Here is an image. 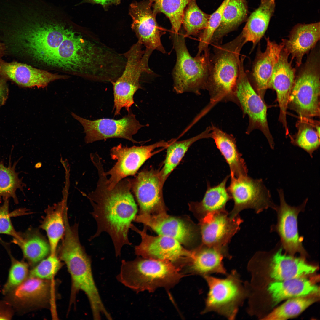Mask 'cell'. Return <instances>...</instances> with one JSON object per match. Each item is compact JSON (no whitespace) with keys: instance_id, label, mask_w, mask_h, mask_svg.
Returning <instances> with one entry per match:
<instances>
[{"instance_id":"obj_1","label":"cell","mask_w":320,"mask_h":320,"mask_svg":"<svg viewBox=\"0 0 320 320\" xmlns=\"http://www.w3.org/2000/svg\"><path fill=\"white\" fill-rule=\"evenodd\" d=\"M56 12L40 6L25 13L10 34L12 52L41 65L92 75L102 59L99 41L78 31Z\"/></svg>"},{"instance_id":"obj_2","label":"cell","mask_w":320,"mask_h":320,"mask_svg":"<svg viewBox=\"0 0 320 320\" xmlns=\"http://www.w3.org/2000/svg\"><path fill=\"white\" fill-rule=\"evenodd\" d=\"M101 161H95L99 176L95 191L88 194L93 208L91 214L96 220L97 229L90 241L99 236L103 232L107 233L113 242L116 256H120L122 247L131 245L128 238L129 228L137 215V204L131 192L132 180L125 179L109 189L107 175Z\"/></svg>"},{"instance_id":"obj_3","label":"cell","mask_w":320,"mask_h":320,"mask_svg":"<svg viewBox=\"0 0 320 320\" xmlns=\"http://www.w3.org/2000/svg\"><path fill=\"white\" fill-rule=\"evenodd\" d=\"M63 236L59 257L66 265L73 290H81L86 294L94 319L100 320L102 316L109 318L111 314L102 302L93 278L90 258L80 242L78 229L67 227Z\"/></svg>"},{"instance_id":"obj_4","label":"cell","mask_w":320,"mask_h":320,"mask_svg":"<svg viewBox=\"0 0 320 320\" xmlns=\"http://www.w3.org/2000/svg\"><path fill=\"white\" fill-rule=\"evenodd\" d=\"M241 34L223 44H214L210 56V66L206 90L212 104L219 102L235 103V95L240 61V54L245 44Z\"/></svg>"},{"instance_id":"obj_5","label":"cell","mask_w":320,"mask_h":320,"mask_svg":"<svg viewBox=\"0 0 320 320\" xmlns=\"http://www.w3.org/2000/svg\"><path fill=\"white\" fill-rule=\"evenodd\" d=\"M181 269L167 260L138 258L123 260L117 279L137 292L173 287L184 276Z\"/></svg>"},{"instance_id":"obj_6","label":"cell","mask_w":320,"mask_h":320,"mask_svg":"<svg viewBox=\"0 0 320 320\" xmlns=\"http://www.w3.org/2000/svg\"><path fill=\"white\" fill-rule=\"evenodd\" d=\"M171 38L177 56L172 71L173 90L177 94L191 92L200 95L206 89L210 66L209 50L195 57L187 49L183 30L172 31Z\"/></svg>"},{"instance_id":"obj_7","label":"cell","mask_w":320,"mask_h":320,"mask_svg":"<svg viewBox=\"0 0 320 320\" xmlns=\"http://www.w3.org/2000/svg\"><path fill=\"white\" fill-rule=\"evenodd\" d=\"M226 276L224 279L210 275L203 277L209 291L201 314L214 312L229 320L235 319L239 307L247 299V292L236 270H232Z\"/></svg>"},{"instance_id":"obj_8","label":"cell","mask_w":320,"mask_h":320,"mask_svg":"<svg viewBox=\"0 0 320 320\" xmlns=\"http://www.w3.org/2000/svg\"><path fill=\"white\" fill-rule=\"evenodd\" d=\"M318 59L308 60L295 79L290 95L288 107L300 117L311 118L319 116L320 81Z\"/></svg>"},{"instance_id":"obj_9","label":"cell","mask_w":320,"mask_h":320,"mask_svg":"<svg viewBox=\"0 0 320 320\" xmlns=\"http://www.w3.org/2000/svg\"><path fill=\"white\" fill-rule=\"evenodd\" d=\"M245 57H240L238 76L235 91V103L241 110L243 116H248L249 124L246 133L249 134L257 129L264 134L270 147L274 148L267 118V108L264 102L252 85L245 71Z\"/></svg>"},{"instance_id":"obj_10","label":"cell","mask_w":320,"mask_h":320,"mask_svg":"<svg viewBox=\"0 0 320 320\" xmlns=\"http://www.w3.org/2000/svg\"><path fill=\"white\" fill-rule=\"evenodd\" d=\"M227 189L234 202L233 209L229 213L231 217L238 216L247 209H253L257 213L270 208L276 210L278 206L273 201L269 191L261 179H254L247 175L231 177Z\"/></svg>"},{"instance_id":"obj_11","label":"cell","mask_w":320,"mask_h":320,"mask_svg":"<svg viewBox=\"0 0 320 320\" xmlns=\"http://www.w3.org/2000/svg\"><path fill=\"white\" fill-rule=\"evenodd\" d=\"M71 115L83 127L87 143L112 138H123L133 143H140L133 139V136L142 127L147 126L141 124L130 110L127 115L119 119L104 118L91 120L73 112Z\"/></svg>"},{"instance_id":"obj_12","label":"cell","mask_w":320,"mask_h":320,"mask_svg":"<svg viewBox=\"0 0 320 320\" xmlns=\"http://www.w3.org/2000/svg\"><path fill=\"white\" fill-rule=\"evenodd\" d=\"M130 228L141 237V242L135 249L138 256L145 258L167 260L180 269L188 266L193 257L194 251L185 249L174 239L161 235H149L145 228L140 231L132 224Z\"/></svg>"},{"instance_id":"obj_13","label":"cell","mask_w":320,"mask_h":320,"mask_svg":"<svg viewBox=\"0 0 320 320\" xmlns=\"http://www.w3.org/2000/svg\"><path fill=\"white\" fill-rule=\"evenodd\" d=\"M143 46L137 41L123 54L126 60L123 71L115 81L111 82L114 94L121 100H132L136 91L142 88L140 79L142 73L152 72L148 62L153 50L147 48L143 50Z\"/></svg>"},{"instance_id":"obj_14","label":"cell","mask_w":320,"mask_h":320,"mask_svg":"<svg viewBox=\"0 0 320 320\" xmlns=\"http://www.w3.org/2000/svg\"><path fill=\"white\" fill-rule=\"evenodd\" d=\"M169 143V141L161 140L148 145L129 147L120 144L112 148L111 156L117 162L111 169L105 172L106 175H110L106 180L108 188L111 189L123 178L134 175L145 161L154 154L155 149L159 147L166 148Z\"/></svg>"},{"instance_id":"obj_15","label":"cell","mask_w":320,"mask_h":320,"mask_svg":"<svg viewBox=\"0 0 320 320\" xmlns=\"http://www.w3.org/2000/svg\"><path fill=\"white\" fill-rule=\"evenodd\" d=\"M278 191L280 204L276 210L277 222L272 226L271 230L279 235L281 244L287 253L292 256L299 253L304 258L307 254L303 245V238L298 233L297 217L299 213L304 210L308 199L299 206H291L286 203L283 190L279 189Z\"/></svg>"},{"instance_id":"obj_16","label":"cell","mask_w":320,"mask_h":320,"mask_svg":"<svg viewBox=\"0 0 320 320\" xmlns=\"http://www.w3.org/2000/svg\"><path fill=\"white\" fill-rule=\"evenodd\" d=\"M129 12L132 20L131 28L135 33L138 41L146 48L165 53L161 39L165 33L157 23V14L153 11L149 0L132 3Z\"/></svg>"},{"instance_id":"obj_17","label":"cell","mask_w":320,"mask_h":320,"mask_svg":"<svg viewBox=\"0 0 320 320\" xmlns=\"http://www.w3.org/2000/svg\"><path fill=\"white\" fill-rule=\"evenodd\" d=\"M242 221L239 215L231 217L225 209L207 214L200 223L203 244L227 250L228 244Z\"/></svg>"},{"instance_id":"obj_18","label":"cell","mask_w":320,"mask_h":320,"mask_svg":"<svg viewBox=\"0 0 320 320\" xmlns=\"http://www.w3.org/2000/svg\"><path fill=\"white\" fill-rule=\"evenodd\" d=\"M163 182L159 170L151 168L140 172L132 180L131 190L140 207V214L163 211Z\"/></svg>"},{"instance_id":"obj_19","label":"cell","mask_w":320,"mask_h":320,"mask_svg":"<svg viewBox=\"0 0 320 320\" xmlns=\"http://www.w3.org/2000/svg\"><path fill=\"white\" fill-rule=\"evenodd\" d=\"M289 55L283 48L276 63L269 84L276 92L280 108L279 119L288 132L287 120L289 98L295 80V69L288 60Z\"/></svg>"},{"instance_id":"obj_20","label":"cell","mask_w":320,"mask_h":320,"mask_svg":"<svg viewBox=\"0 0 320 320\" xmlns=\"http://www.w3.org/2000/svg\"><path fill=\"white\" fill-rule=\"evenodd\" d=\"M0 76L9 79L22 86L43 88L54 81L67 76L50 73L26 64L6 62L0 60Z\"/></svg>"},{"instance_id":"obj_21","label":"cell","mask_w":320,"mask_h":320,"mask_svg":"<svg viewBox=\"0 0 320 320\" xmlns=\"http://www.w3.org/2000/svg\"><path fill=\"white\" fill-rule=\"evenodd\" d=\"M134 221L142 223L158 235L173 238L181 244H187L193 238L192 230L185 223L164 211L152 214H140Z\"/></svg>"},{"instance_id":"obj_22","label":"cell","mask_w":320,"mask_h":320,"mask_svg":"<svg viewBox=\"0 0 320 320\" xmlns=\"http://www.w3.org/2000/svg\"><path fill=\"white\" fill-rule=\"evenodd\" d=\"M267 47L263 52H257L252 72V86L259 96L264 100L266 91L269 88L274 67L278 61L283 45L277 44L266 38Z\"/></svg>"},{"instance_id":"obj_23","label":"cell","mask_w":320,"mask_h":320,"mask_svg":"<svg viewBox=\"0 0 320 320\" xmlns=\"http://www.w3.org/2000/svg\"><path fill=\"white\" fill-rule=\"evenodd\" d=\"M319 22L298 24L292 28L287 39H282L283 49L295 59L297 66L302 63L304 55L316 45L320 39Z\"/></svg>"},{"instance_id":"obj_24","label":"cell","mask_w":320,"mask_h":320,"mask_svg":"<svg viewBox=\"0 0 320 320\" xmlns=\"http://www.w3.org/2000/svg\"><path fill=\"white\" fill-rule=\"evenodd\" d=\"M276 247V250L271 258L270 275L276 281L304 277L317 270V267L308 264L304 258L283 254L280 242Z\"/></svg>"},{"instance_id":"obj_25","label":"cell","mask_w":320,"mask_h":320,"mask_svg":"<svg viewBox=\"0 0 320 320\" xmlns=\"http://www.w3.org/2000/svg\"><path fill=\"white\" fill-rule=\"evenodd\" d=\"M194 252L193 257L188 266L190 272L203 277L214 273L225 275L228 274L223 262L224 258H231L228 250L203 244Z\"/></svg>"},{"instance_id":"obj_26","label":"cell","mask_w":320,"mask_h":320,"mask_svg":"<svg viewBox=\"0 0 320 320\" xmlns=\"http://www.w3.org/2000/svg\"><path fill=\"white\" fill-rule=\"evenodd\" d=\"M50 286L48 280L28 277L9 294L16 305L23 307L41 305L49 299Z\"/></svg>"},{"instance_id":"obj_27","label":"cell","mask_w":320,"mask_h":320,"mask_svg":"<svg viewBox=\"0 0 320 320\" xmlns=\"http://www.w3.org/2000/svg\"><path fill=\"white\" fill-rule=\"evenodd\" d=\"M212 138L228 164L231 176L238 178L247 175L248 170L242 155L239 151L235 138L212 124Z\"/></svg>"},{"instance_id":"obj_28","label":"cell","mask_w":320,"mask_h":320,"mask_svg":"<svg viewBox=\"0 0 320 320\" xmlns=\"http://www.w3.org/2000/svg\"><path fill=\"white\" fill-rule=\"evenodd\" d=\"M267 289L271 296L273 305L286 299L320 293L319 287L313 279L304 277L276 281L269 284Z\"/></svg>"},{"instance_id":"obj_29","label":"cell","mask_w":320,"mask_h":320,"mask_svg":"<svg viewBox=\"0 0 320 320\" xmlns=\"http://www.w3.org/2000/svg\"><path fill=\"white\" fill-rule=\"evenodd\" d=\"M275 7V0H261L259 7L248 18L241 34L246 43H252L253 48L264 35Z\"/></svg>"},{"instance_id":"obj_30","label":"cell","mask_w":320,"mask_h":320,"mask_svg":"<svg viewBox=\"0 0 320 320\" xmlns=\"http://www.w3.org/2000/svg\"><path fill=\"white\" fill-rule=\"evenodd\" d=\"M66 204L63 200L48 207L40 223V228L47 233L52 255H55L58 242L64 234V213Z\"/></svg>"},{"instance_id":"obj_31","label":"cell","mask_w":320,"mask_h":320,"mask_svg":"<svg viewBox=\"0 0 320 320\" xmlns=\"http://www.w3.org/2000/svg\"><path fill=\"white\" fill-rule=\"evenodd\" d=\"M248 13L246 0H229L210 44H219L225 36L236 28L245 20Z\"/></svg>"},{"instance_id":"obj_32","label":"cell","mask_w":320,"mask_h":320,"mask_svg":"<svg viewBox=\"0 0 320 320\" xmlns=\"http://www.w3.org/2000/svg\"><path fill=\"white\" fill-rule=\"evenodd\" d=\"M211 126L203 132L191 138L180 141L173 139L169 141L164 166L160 170L162 182L164 183L172 172L178 165L189 147L196 141L203 139L212 138Z\"/></svg>"},{"instance_id":"obj_33","label":"cell","mask_w":320,"mask_h":320,"mask_svg":"<svg viewBox=\"0 0 320 320\" xmlns=\"http://www.w3.org/2000/svg\"><path fill=\"white\" fill-rule=\"evenodd\" d=\"M19 239L13 238L11 242L19 247L30 264L37 263L49 253V245L35 230L29 228L24 232H19Z\"/></svg>"},{"instance_id":"obj_34","label":"cell","mask_w":320,"mask_h":320,"mask_svg":"<svg viewBox=\"0 0 320 320\" xmlns=\"http://www.w3.org/2000/svg\"><path fill=\"white\" fill-rule=\"evenodd\" d=\"M229 176H227L217 185L211 186L208 183L203 198L194 204L197 213L203 218L207 214L224 210L227 203L231 197L226 188Z\"/></svg>"},{"instance_id":"obj_35","label":"cell","mask_w":320,"mask_h":320,"mask_svg":"<svg viewBox=\"0 0 320 320\" xmlns=\"http://www.w3.org/2000/svg\"><path fill=\"white\" fill-rule=\"evenodd\" d=\"M311 118L300 117L297 123L298 132L291 142L305 150L313 157V152L320 145L319 123Z\"/></svg>"},{"instance_id":"obj_36","label":"cell","mask_w":320,"mask_h":320,"mask_svg":"<svg viewBox=\"0 0 320 320\" xmlns=\"http://www.w3.org/2000/svg\"><path fill=\"white\" fill-rule=\"evenodd\" d=\"M319 294L290 298L275 309L263 319L286 320L296 316L319 299Z\"/></svg>"},{"instance_id":"obj_37","label":"cell","mask_w":320,"mask_h":320,"mask_svg":"<svg viewBox=\"0 0 320 320\" xmlns=\"http://www.w3.org/2000/svg\"><path fill=\"white\" fill-rule=\"evenodd\" d=\"M17 162L12 165L10 159L7 167L4 165L3 161L0 162V201L1 199L4 201L12 198L15 204L19 203L16 191L20 189L23 192V187L25 185L22 179L19 178V173L15 171Z\"/></svg>"},{"instance_id":"obj_38","label":"cell","mask_w":320,"mask_h":320,"mask_svg":"<svg viewBox=\"0 0 320 320\" xmlns=\"http://www.w3.org/2000/svg\"><path fill=\"white\" fill-rule=\"evenodd\" d=\"M210 15L201 10L196 0H190L184 9L182 22L185 36L201 32L207 27Z\"/></svg>"},{"instance_id":"obj_39","label":"cell","mask_w":320,"mask_h":320,"mask_svg":"<svg viewBox=\"0 0 320 320\" xmlns=\"http://www.w3.org/2000/svg\"><path fill=\"white\" fill-rule=\"evenodd\" d=\"M153 11L162 13L169 20L172 31L180 30L184 9L190 0H149Z\"/></svg>"},{"instance_id":"obj_40","label":"cell","mask_w":320,"mask_h":320,"mask_svg":"<svg viewBox=\"0 0 320 320\" xmlns=\"http://www.w3.org/2000/svg\"><path fill=\"white\" fill-rule=\"evenodd\" d=\"M0 241L8 252L11 259V265L8 278L2 289V294L8 295L28 277L29 273L28 264L23 261H20L11 254L7 243L0 239Z\"/></svg>"},{"instance_id":"obj_41","label":"cell","mask_w":320,"mask_h":320,"mask_svg":"<svg viewBox=\"0 0 320 320\" xmlns=\"http://www.w3.org/2000/svg\"><path fill=\"white\" fill-rule=\"evenodd\" d=\"M229 0H224L220 5L210 15L207 27L200 34L198 51L197 55L209 50V46L213 36L221 22L225 9Z\"/></svg>"},{"instance_id":"obj_42","label":"cell","mask_w":320,"mask_h":320,"mask_svg":"<svg viewBox=\"0 0 320 320\" xmlns=\"http://www.w3.org/2000/svg\"><path fill=\"white\" fill-rule=\"evenodd\" d=\"M29 271L28 277L49 280L57 273L61 266V263L55 255L51 254L41 260Z\"/></svg>"},{"instance_id":"obj_43","label":"cell","mask_w":320,"mask_h":320,"mask_svg":"<svg viewBox=\"0 0 320 320\" xmlns=\"http://www.w3.org/2000/svg\"><path fill=\"white\" fill-rule=\"evenodd\" d=\"M4 201L3 204L0 205V234L8 235L18 239L19 232L15 229L10 219L12 213L9 211V199H6Z\"/></svg>"},{"instance_id":"obj_44","label":"cell","mask_w":320,"mask_h":320,"mask_svg":"<svg viewBox=\"0 0 320 320\" xmlns=\"http://www.w3.org/2000/svg\"><path fill=\"white\" fill-rule=\"evenodd\" d=\"M13 314L11 303L7 300H0V320L11 319Z\"/></svg>"},{"instance_id":"obj_45","label":"cell","mask_w":320,"mask_h":320,"mask_svg":"<svg viewBox=\"0 0 320 320\" xmlns=\"http://www.w3.org/2000/svg\"><path fill=\"white\" fill-rule=\"evenodd\" d=\"M120 0H83L81 3H89L100 4L105 9L112 5H117L120 3Z\"/></svg>"},{"instance_id":"obj_46","label":"cell","mask_w":320,"mask_h":320,"mask_svg":"<svg viewBox=\"0 0 320 320\" xmlns=\"http://www.w3.org/2000/svg\"><path fill=\"white\" fill-rule=\"evenodd\" d=\"M6 91L5 83L3 80H0V104L5 99Z\"/></svg>"},{"instance_id":"obj_47","label":"cell","mask_w":320,"mask_h":320,"mask_svg":"<svg viewBox=\"0 0 320 320\" xmlns=\"http://www.w3.org/2000/svg\"><path fill=\"white\" fill-rule=\"evenodd\" d=\"M5 47L2 43L0 42V60L1 58L4 54Z\"/></svg>"}]
</instances>
